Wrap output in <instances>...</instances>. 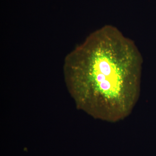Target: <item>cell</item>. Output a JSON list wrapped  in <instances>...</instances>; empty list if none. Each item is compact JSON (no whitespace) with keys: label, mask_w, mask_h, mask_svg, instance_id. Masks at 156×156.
I'll list each match as a JSON object with an SVG mask.
<instances>
[{"label":"cell","mask_w":156,"mask_h":156,"mask_svg":"<svg viewBox=\"0 0 156 156\" xmlns=\"http://www.w3.org/2000/svg\"><path fill=\"white\" fill-rule=\"evenodd\" d=\"M66 59L81 99L93 101L99 118L114 123L131 114L140 93L143 62L134 41L116 27L106 25Z\"/></svg>","instance_id":"obj_1"}]
</instances>
